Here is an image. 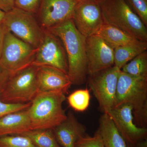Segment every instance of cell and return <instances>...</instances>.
<instances>
[{
    "mask_svg": "<svg viewBox=\"0 0 147 147\" xmlns=\"http://www.w3.org/2000/svg\"><path fill=\"white\" fill-rule=\"evenodd\" d=\"M116 98L117 106L122 104L131 105L136 125L146 128L147 76H132L121 70Z\"/></svg>",
    "mask_w": 147,
    "mask_h": 147,
    "instance_id": "3957f363",
    "label": "cell"
},
{
    "mask_svg": "<svg viewBox=\"0 0 147 147\" xmlns=\"http://www.w3.org/2000/svg\"><path fill=\"white\" fill-rule=\"evenodd\" d=\"M95 35L101 37L114 49L139 40L117 27L104 24Z\"/></svg>",
    "mask_w": 147,
    "mask_h": 147,
    "instance_id": "ac0fdd59",
    "label": "cell"
},
{
    "mask_svg": "<svg viewBox=\"0 0 147 147\" xmlns=\"http://www.w3.org/2000/svg\"><path fill=\"white\" fill-rule=\"evenodd\" d=\"M86 127L79 122L71 112L68 113L65 120L53 129L62 147H74L76 141L86 134Z\"/></svg>",
    "mask_w": 147,
    "mask_h": 147,
    "instance_id": "9a60e30c",
    "label": "cell"
},
{
    "mask_svg": "<svg viewBox=\"0 0 147 147\" xmlns=\"http://www.w3.org/2000/svg\"><path fill=\"white\" fill-rule=\"evenodd\" d=\"M10 74L0 67V92L5 86Z\"/></svg>",
    "mask_w": 147,
    "mask_h": 147,
    "instance_id": "f546056e",
    "label": "cell"
},
{
    "mask_svg": "<svg viewBox=\"0 0 147 147\" xmlns=\"http://www.w3.org/2000/svg\"><path fill=\"white\" fill-rule=\"evenodd\" d=\"M90 91L87 88L74 91L67 97L69 105L77 112H83L88 108L90 100Z\"/></svg>",
    "mask_w": 147,
    "mask_h": 147,
    "instance_id": "7402d4cb",
    "label": "cell"
},
{
    "mask_svg": "<svg viewBox=\"0 0 147 147\" xmlns=\"http://www.w3.org/2000/svg\"><path fill=\"white\" fill-rule=\"evenodd\" d=\"M72 20L77 30L86 38L95 34L104 24L100 2L96 0H79Z\"/></svg>",
    "mask_w": 147,
    "mask_h": 147,
    "instance_id": "8fae6325",
    "label": "cell"
},
{
    "mask_svg": "<svg viewBox=\"0 0 147 147\" xmlns=\"http://www.w3.org/2000/svg\"><path fill=\"white\" fill-rule=\"evenodd\" d=\"M3 20H0V55L7 33L8 32Z\"/></svg>",
    "mask_w": 147,
    "mask_h": 147,
    "instance_id": "f1b7e54d",
    "label": "cell"
},
{
    "mask_svg": "<svg viewBox=\"0 0 147 147\" xmlns=\"http://www.w3.org/2000/svg\"><path fill=\"white\" fill-rule=\"evenodd\" d=\"M121 69L115 66L88 75V82L103 114L117 106V85Z\"/></svg>",
    "mask_w": 147,
    "mask_h": 147,
    "instance_id": "ba28073f",
    "label": "cell"
},
{
    "mask_svg": "<svg viewBox=\"0 0 147 147\" xmlns=\"http://www.w3.org/2000/svg\"><path fill=\"white\" fill-rule=\"evenodd\" d=\"M27 109L9 113L0 118V137L22 135L31 130Z\"/></svg>",
    "mask_w": 147,
    "mask_h": 147,
    "instance_id": "2e32d148",
    "label": "cell"
},
{
    "mask_svg": "<svg viewBox=\"0 0 147 147\" xmlns=\"http://www.w3.org/2000/svg\"><path fill=\"white\" fill-rule=\"evenodd\" d=\"M97 131L105 147H127L126 142L107 114L100 116Z\"/></svg>",
    "mask_w": 147,
    "mask_h": 147,
    "instance_id": "e0dca14e",
    "label": "cell"
},
{
    "mask_svg": "<svg viewBox=\"0 0 147 147\" xmlns=\"http://www.w3.org/2000/svg\"><path fill=\"white\" fill-rule=\"evenodd\" d=\"M65 94L59 92H39L27 109L31 130L52 129L67 117L63 107Z\"/></svg>",
    "mask_w": 147,
    "mask_h": 147,
    "instance_id": "7a4b0ae2",
    "label": "cell"
},
{
    "mask_svg": "<svg viewBox=\"0 0 147 147\" xmlns=\"http://www.w3.org/2000/svg\"><path fill=\"white\" fill-rule=\"evenodd\" d=\"M2 20L8 31L34 48L39 47L44 29L34 13L14 7L5 12Z\"/></svg>",
    "mask_w": 147,
    "mask_h": 147,
    "instance_id": "8992f818",
    "label": "cell"
},
{
    "mask_svg": "<svg viewBox=\"0 0 147 147\" xmlns=\"http://www.w3.org/2000/svg\"><path fill=\"white\" fill-rule=\"evenodd\" d=\"M0 147H36L24 135H6L0 137Z\"/></svg>",
    "mask_w": 147,
    "mask_h": 147,
    "instance_id": "603a6c76",
    "label": "cell"
},
{
    "mask_svg": "<svg viewBox=\"0 0 147 147\" xmlns=\"http://www.w3.org/2000/svg\"><path fill=\"white\" fill-rule=\"evenodd\" d=\"M121 70L132 76H147V50L125 65Z\"/></svg>",
    "mask_w": 147,
    "mask_h": 147,
    "instance_id": "44dd1931",
    "label": "cell"
},
{
    "mask_svg": "<svg viewBox=\"0 0 147 147\" xmlns=\"http://www.w3.org/2000/svg\"><path fill=\"white\" fill-rule=\"evenodd\" d=\"M103 23L122 30L141 41L147 42L146 26L126 0H101Z\"/></svg>",
    "mask_w": 147,
    "mask_h": 147,
    "instance_id": "277c9868",
    "label": "cell"
},
{
    "mask_svg": "<svg viewBox=\"0 0 147 147\" xmlns=\"http://www.w3.org/2000/svg\"><path fill=\"white\" fill-rule=\"evenodd\" d=\"M5 14V12L0 8V20H2Z\"/></svg>",
    "mask_w": 147,
    "mask_h": 147,
    "instance_id": "4dcf8cb0",
    "label": "cell"
},
{
    "mask_svg": "<svg viewBox=\"0 0 147 147\" xmlns=\"http://www.w3.org/2000/svg\"><path fill=\"white\" fill-rule=\"evenodd\" d=\"M31 102L26 103H7L0 99V118L9 113L26 110L29 108Z\"/></svg>",
    "mask_w": 147,
    "mask_h": 147,
    "instance_id": "484cf974",
    "label": "cell"
},
{
    "mask_svg": "<svg viewBox=\"0 0 147 147\" xmlns=\"http://www.w3.org/2000/svg\"><path fill=\"white\" fill-rule=\"evenodd\" d=\"M74 147H105L100 134L97 131L93 136L86 134L80 137L76 142Z\"/></svg>",
    "mask_w": 147,
    "mask_h": 147,
    "instance_id": "cb8c5ba5",
    "label": "cell"
},
{
    "mask_svg": "<svg viewBox=\"0 0 147 147\" xmlns=\"http://www.w3.org/2000/svg\"><path fill=\"white\" fill-rule=\"evenodd\" d=\"M127 147H132L131 146H129V145L127 144Z\"/></svg>",
    "mask_w": 147,
    "mask_h": 147,
    "instance_id": "1f68e13d",
    "label": "cell"
},
{
    "mask_svg": "<svg viewBox=\"0 0 147 147\" xmlns=\"http://www.w3.org/2000/svg\"><path fill=\"white\" fill-rule=\"evenodd\" d=\"M37 49L8 31L0 55V67L10 75L31 65Z\"/></svg>",
    "mask_w": 147,
    "mask_h": 147,
    "instance_id": "52a82bcc",
    "label": "cell"
},
{
    "mask_svg": "<svg viewBox=\"0 0 147 147\" xmlns=\"http://www.w3.org/2000/svg\"><path fill=\"white\" fill-rule=\"evenodd\" d=\"M79 0H41L38 21L43 29H50L72 19L74 8Z\"/></svg>",
    "mask_w": 147,
    "mask_h": 147,
    "instance_id": "4fadbf2b",
    "label": "cell"
},
{
    "mask_svg": "<svg viewBox=\"0 0 147 147\" xmlns=\"http://www.w3.org/2000/svg\"><path fill=\"white\" fill-rule=\"evenodd\" d=\"M21 135L28 137L36 147H62L52 129H34Z\"/></svg>",
    "mask_w": 147,
    "mask_h": 147,
    "instance_id": "ffe728a7",
    "label": "cell"
},
{
    "mask_svg": "<svg viewBox=\"0 0 147 147\" xmlns=\"http://www.w3.org/2000/svg\"><path fill=\"white\" fill-rule=\"evenodd\" d=\"M134 13L147 26V0H126Z\"/></svg>",
    "mask_w": 147,
    "mask_h": 147,
    "instance_id": "d4e9b609",
    "label": "cell"
},
{
    "mask_svg": "<svg viewBox=\"0 0 147 147\" xmlns=\"http://www.w3.org/2000/svg\"><path fill=\"white\" fill-rule=\"evenodd\" d=\"M38 82L39 92H59L65 94L72 85L67 73L50 66L38 67Z\"/></svg>",
    "mask_w": 147,
    "mask_h": 147,
    "instance_id": "5bb4252c",
    "label": "cell"
},
{
    "mask_svg": "<svg viewBox=\"0 0 147 147\" xmlns=\"http://www.w3.org/2000/svg\"><path fill=\"white\" fill-rule=\"evenodd\" d=\"M41 0H15L14 7L33 13H37Z\"/></svg>",
    "mask_w": 147,
    "mask_h": 147,
    "instance_id": "4316f807",
    "label": "cell"
},
{
    "mask_svg": "<svg viewBox=\"0 0 147 147\" xmlns=\"http://www.w3.org/2000/svg\"><path fill=\"white\" fill-rule=\"evenodd\" d=\"M48 30L59 38L63 45L67 59V74L72 85L84 84L88 75L86 38L77 30L72 19Z\"/></svg>",
    "mask_w": 147,
    "mask_h": 147,
    "instance_id": "6da1fadb",
    "label": "cell"
},
{
    "mask_svg": "<svg viewBox=\"0 0 147 147\" xmlns=\"http://www.w3.org/2000/svg\"><path fill=\"white\" fill-rule=\"evenodd\" d=\"M88 75H91L114 65V48L96 35L86 39Z\"/></svg>",
    "mask_w": 147,
    "mask_h": 147,
    "instance_id": "7c38bea8",
    "label": "cell"
},
{
    "mask_svg": "<svg viewBox=\"0 0 147 147\" xmlns=\"http://www.w3.org/2000/svg\"><path fill=\"white\" fill-rule=\"evenodd\" d=\"M147 49V42H136L114 49V66L119 69Z\"/></svg>",
    "mask_w": 147,
    "mask_h": 147,
    "instance_id": "d6986e66",
    "label": "cell"
},
{
    "mask_svg": "<svg viewBox=\"0 0 147 147\" xmlns=\"http://www.w3.org/2000/svg\"><path fill=\"white\" fill-rule=\"evenodd\" d=\"M38 68L31 65L11 75L0 92L1 100L13 104L31 102L39 92Z\"/></svg>",
    "mask_w": 147,
    "mask_h": 147,
    "instance_id": "5b68a950",
    "label": "cell"
},
{
    "mask_svg": "<svg viewBox=\"0 0 147 147\" xmlns=\"http://www.w3.org/2000/svg\"><path fill=\"white\" fill-rule=\"evenodd\" d=\"M14 2L15 0H0V8L5 13L14 7Z\"/></svg>",
    "mask_w": 147,
    "mask_h": 147,
    "instance_id": "83f0119b",
    "label": "cell"
},
{
    "mask_svg": "<svg viewBox=\"0 0 147 147\" xmlns=\"http://www.w3.org/2000/svg\"><path fill=\"white\" fill-rule=\"evenodd\" d=\"M32 65L38 67L50 66L67 74V59L63 45L50 30L44 29L42 42L37 49Z\"/></svg>",
    "mask_w": 147,
    "mask_h": 147,
    "instance_id": "9c48e42d",
    "label": "cell"
},
{
    "mask_svg": "<svg viewBox=\"0 0 147 147\" xmlns=\"http://www.w3.org/2000/svg\"><path fill=\"white\" fill-rule=\"evenodd\" d=\"M96 1H99V2L100 1H101V0H96Z\"/></svg>",
    "mask_w": 147,
    "mask_h": 147,
    "instance_id": "d6a6232c",
    "label": "cell"
},
{
    "mask_svg": "<svg viewBox=\"0 0 147 147\" xmlns=\"http://www.w3.org/2000/svg\"><path fill=\"white\" fill-rule=\"evenodd\" d=\"M106 114L113 121L126 144L136 147L140 142L147 140V129L136 125L131 105L121 104Z\"/></svg>",
    "mask_w": 147,
    "mask_h": 147,
    "instance_id": "30bf717a",
    "label": "cell"
}]
</instances>
